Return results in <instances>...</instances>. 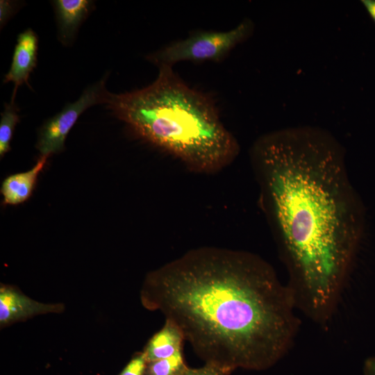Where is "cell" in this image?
Listing matches in <instances>:
<instances>
[{
  "label": "cell",
  "instance_id": "obj_17",
  "mask_svg": "<svg viewBox=\"0 0 375 375\" xmlns=\"http://www.w3.org/2000/svg\"><path fill=\"white\" fill-rule=\"evenodd\" d=\"M361 3L375 22V0H362Z\"/></svg>",
  "mask_w": 375,
  "mask_h": 375
},
{
  "label": "cell",
  "instance_id": "obj_10",
  "mask_svg": "<svg viewBox=\"0 0 375 375\" xmlns=\"http://www.w3.org/2000/svg\"><path fill=\"white\" fill-rule=\"evenodd\" d=\"M184 337L181 330L172 322L165 324L148 342L144 350L147 362L167 358L182 351Z\"/></svg>",
  "mask_w": 375,
  "mask_h": 375
},
{
  "label": "cell",
  "instance_id": "obj_14",
  "mask_svg": "<svg viewBox=\"0 0 375 375\" xmlns=\"http://www.w3.org/2000/svg\"><path fill=\"white\" fill-rule=\"evenodd\" d=\"M232 371L213 363H206L197 369L188 368L183 375H228Z\"/></svg>",
  "mask_w": 375,
  "mask_h": 375
},
{
  "label": "cell",
  "instance_id": "obj_9",
  "mask_svg": "<svg viewBox=\"0 0 375 375\" xmlns=\"http://www.w3.org/2000/svg\"><path fill=\"white\" fill-rule=\"evenodd\" d=\"M47 156H42L30 170L8 176L3 182L1 194L5 203L16 205L25 201L31 194L36 179L43 169Z\"/></svg>",
  "mask_w": 375,
  "mask_h": 375
},
{
  "label": "cell",
  "instance_id": "obj_13",
  "mask_svg": "<svg viewBox=\"0 0 375 375\" xmlns=\"http://www.w3.org/2000/svg\"><path fill=\"white\" fill-rule=\"evenodd\" d=\"M147 360L144 351L137 353L119 375H144Z\"/></svg>",
  "mask_w": 375,
  "mask_h": 375
},
{
  "label": "cell",
  "instance_id": "obj_2",
  "mask_svg": "<svg viewBox=\"0 0 375 375\" xmlns=\"http://www.w3.org/2000/svg\"><path fill=\"white\" fill-rule=\"evenodd\" d=\"M142 305L159 310L199 356L233 371L267 369L292 347L301 321L273 267L247 251L203 247L147 276Z\"/></svg>",
  "mask_w": 375,
  "mask_h": 375
},
{
  "label": "cell",
  "instance_id": "obj_7",
  "mask_svg": "<svg viewBox=\"0 0 375 375\" xmlns=\"http://www.w3.org/2000/svg\"><path fill=\"white\" fill-rule=\"evenodd\" d=\"M38 44V37L31 28L21 33L17 38L11 66L3 81L14 83L12 102L19 86L27 83L30 74L36 66Z\"/></svg>",
  "mask_w": 375,
  "mask_h": 375
},
{
  "label": "cell",
  "instance_id": "obj_16",
  "mask_svg": "<svg viewBox=\"0 0 375 375\" xmlns=\"http://www.w3.org/2000/svg\"><path fill=\"white\" fill-rule=\"evenodd\" d=\"M364 375H375V356L369 357L364 362Z\"/></svg>",
  "mask_w": 375,
  "mask_h": 375
},
{
  "label": "cell",
  "instance_id": "obj_8",
  "mask_svg": "<svg viewBox=\"0 0 375 375\" xmlns=\"http://www.w3.org/2000/svg\"><path fill=\"white\" fill-rule=\"evenodd\" d=\"M53 5L59 39L63 44L68 45L73 41L82 21L91 10L93 2L88 0H56Z\"/></svg>",
  "mask_w": 375,
  "mask_h": 375
},
{
  "label": "cell",
  "instance_id": "obj_1",
  "mask_svg": "<svg viewBox=\"0 0 375 375\" xmlns=\"http://www.w3.org/2000/svg\"><path fill=\"white\" fill-rule=\"evenodd\" d=\"M249 158L297 308L326 327L363 231V209L349 179L344 149L328 131L302 126L258 137Z\"/></svg>",
  "mask_w": 375,
  "mask_h": 375
},
{
  "label": "cell",
  "instance_id": "obj_5",
  "mask_svg": "<svg viewBox=\"0 0 375 375\" xmlns=\"http://www.w3.org/2000/svg\"><path fill=\"white\" fill-rule=\"evenodd\" d=\"M107 76L88 87L76 101L67 103L46 122L40 129L37 144L42 156H49L63 149L68 133L85 110L99 103H108L111 93L106 88Z\"/></svg>",
  "mask_w": 375,
  "mask_h": 375
},
{
  "label": "cell",
  "instance_id": "obj_11",
  "mask_svg": "<svg viewBox=\"0 0 375 375\" xmlns=\"http://www.w3.org/2000/svg\"><path fill=\"white\" fill-rule=\"evenodd\" d=\"M188 368L180 351L169 358L147 362L144 375H183Z\"/></svg>",
  "mask_w": 375,
  "mask_h": 375
},
{
  "label": "cell",
  "instance_id": "obj_6",
  "mask_svg": "<svg viewBox=\"0 0 375 375\" xmlns=\"http://www.w3.org/2000/svg\"><path fill=\"white\" fill-rule=\"evenodd\" d=\"M63 310L62 304L41 303L28 297L10 286L1 285L0 324L1 327L35 315L60 312Z\"/></svg>",
  "mask_w": 375,
  "mask_h": 375
},
{
  "label": "cell",
  "instance_id": "obj_12",
  "mask_svg": "<svg viewBox=\"0 0 375 375\" xmlns=\"http://www.w3.org/2000/svg\"><path fill=\"white\" fill-rule=\"evenodd\" d=\"M15 102L5 103L0 122V156L2 158L10 150V143L16 124L19 121Z\"/></svg>",
  "mask_w": 375,
  "mask_h": 375
},
{
  "label": "cell",
  "instance_id": "obj_3",
  "mask_svg": "<svg viewBox=\"0 0 375 375\" xmlns=\"http://www.w3.org/2000/svg\"><path fill=\"white\" fill-rule=\"evenodd\" d=\"M156 79L132 92L111 94L107 105L140 136L190 170L217 173L238 157L240 145L222 122L212 99L161 65Z\"/></svg>",
  "mask_w": 375,
  "mask_h": 375
},
{
  "label": "cell",
  "instance_id": "obj_4",
  "mask_svg": "<svg viewBox=\"0 0 375 375\" xmlns=\"http://www.w3.org/2000/svg\"><path fill=\"white\" fill-rule=\"evenodd\" d=\"M253 28V22L244 19L227 31H196L149 54L147 59L158 67H172L181 61L219 62L235 46L246 40Z\"/></svg>",
  "mask_w": 375,
  "mask_h": 375
},
{
  "label": "cell",
  "instance_id": "obj_15",
  "mask_svg": "<svg viewBox=\"0 0 375 375\" xmlns=\"http://www.w3.org/2000/svg\"><path fill=\"white\" fill-rule=\"evenodd\" d=\"M15 3L11 1L1 0L0 1V24L2 27L14 12Z\"/></svg>",
  "mask_w": 375,
  "mask_h": 375
}]
</instances>
